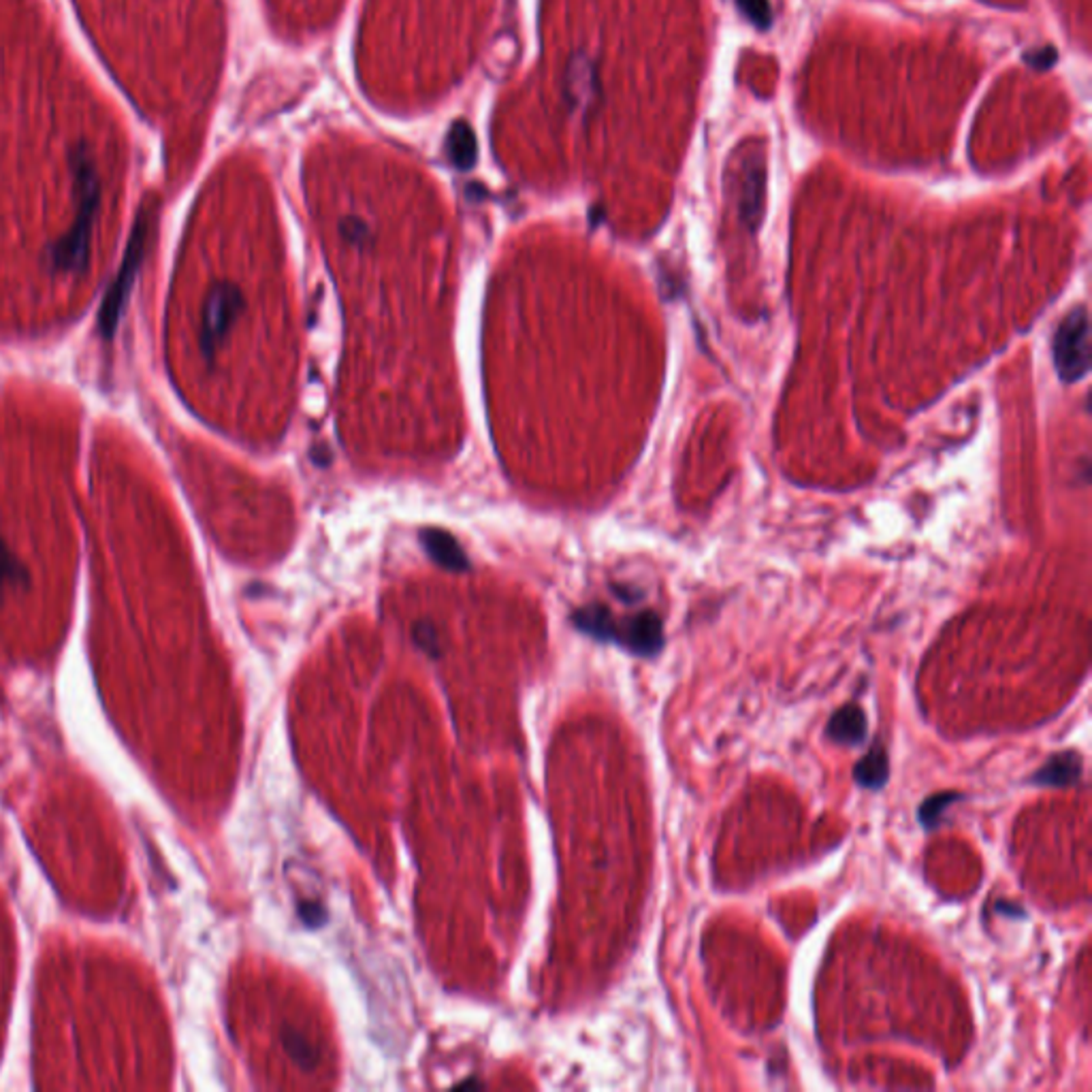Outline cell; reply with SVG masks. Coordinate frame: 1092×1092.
<instances>
[{
	"instance_id": "9c48e42d",
	"label": "cell",
	"mask_w": 1092,
	"mask_h": 1092,
	"mask_svg": "<svg viewBox=\"0 0 1092 1092\" xmlns=\"http://www.w3.org/2000/svg\"><path fill=\"white\" fill-rule=\"evenodd\" d=\"M423 543H425V546H428L429 555L435 561H438V564L451 568V570H459V568L467 566L461 548L457 546V543L449 534L440 532V529H429V532H425Z\"/></svg>"
},
{
	"instance_id": "52a82bcc",
	"label": "cell",
	"mask_w": 1092,
	"mask_h": 1092,
	"mask_svg": "<svg viewBox=\"0 0 1092 1092\" xmlns=\"http://www.w3.org/2000/svg\"><path fill=\"white\" fill-rule=\"evenodd\" d=\"M134 231H137V233H134V237H133V244H131V250H129V263L124 265V274H131L134 265L139 263V252L143 248V237H145V224H139L137 228H134ZM129 286H131L129 278H118L116 293L109 295L105 310L101 311V320H103V325H105V336H111V333H113V325H116V320H118L120 304L124 301V297H127Z\"/></svg>"
},
{
	"instance_id": "8992f818",
	"label": "cell",
	"mask_w": 1092,
	"mask_h": 1092,
	"mask_svg": "<svg viewBox=\"0 0 1092 1092\" xmlns=\"http://www.w3.org/2000/svg\"><path fill=\"white\" fill-rule=\"evenodd\" d=\"M869 720L865 709L858 702L841 706L826 723V736L832 743L843 747H858L867 741Z\"/></svg>"
},
{
	"instance_id": "5bb4252c",
	"label": "cell",
	"mask_w": 1092,
	"mask_h": 1092,
	"mask_svg": "<svg viewBox=\"0 0 1092 1092\" xmlns=\"http://www.w3.org/2000/svg\"><path fill=\"white\" fill-rule=\"evenodd\" d=\"M1056 58H1058V54H1056V49H1054L1052 45L1031 49V51H1026V54L1022 56V60L1026 62V65L1037 69V71L1049 69V67H1052L1054 62H1056Z\"/></svg>"
},
{
	"instance_id": "ba28073f",
	"label": "cell",
	"mask_w": 1092,
	"mask_h": 1092,
	"mask_svg": "<svg viewBox=\"0 0 1092 1092\" xmlns=\"http://www.w3.org/2000/svg\"><path fill=\"white\" fill-rule=\"evenodd\" d=\"M890 777L888 749L879 741L871 747V752L854 766V779L860 787L881 789Z\"/></svg>"
},
{
	"instance_id": "9a60e30c",
	"label": "cell",
	"mask_w": 1092,
	"mask_h": 1092,
	"mask_svg": "<svg viewBox=\"0 0 1092 1092\" xmlns=\"http://www.w3.org/2000/svg\"><path fill=\"white\" fill-rule=\"evenodd\" d=\"M299 915H301V920H304L306 924H310V927H316V924H322V922L327 920V913L322 911V909L318 907V904H314V902L301 904V907H299Z\"/></svg>"
},
{
	"instance_id": "6da1fadb",
	"label": "cell",
	"mask_w": 1092,
	"mask_h": 1092,
	"mask_svg": "<svg viewBox=\"0 0 1092 1092\" xmlns=\"http://www.w3.org/2000/svg\"><path fill=\"white\" fill-rule=\"evenodd\" d=\"M575 623L591 636L617 642L642 658H653L664 647V623L655 610H640L636 615L617 619L606 606L591 605L576 612Z\"/></svg>"
},
{
	"instance_id": "5b68a950",
	"label": "cell",
	"mask_w": 1092,
	"mask_h": 1092,
	"mask_svg": "<svg viewBox=\"0 0 1092 1092\" xmlns=\"http://www.w3.org/2000/svg\"><path fill=\"white\" fill-rule=\"evenodd\" d=\"M1084 771V762L1076 749H1065L1049 755L1048 760L1037 768V771L1028 777L1031 785H1046V787H1067L1076 785L1081 779Z\"/></svg>"
},
{
	"instance_id": "4fadbf2b",
	"label": "cell",
	"mask_w": 1092,
	"mask_h": 1092,
	"mask_svg": "<svg viewBox=\"0 0 1092 1092\" xmlns=\"http://www.w3.org/2000/svg\"><path fill=\"white\" fill-rule=\"evenodd\" d=\"M24 578H26V570L22 568V564L12 555V550L0 543V589L9 585V582H17Z\"/></svg>"
},
{
	"instance_id": "277c9868",
	"label": "cell",
	"mask_w": 1092,
	"mask_h": 1092,
	"mask_svg": "<svg viewBox=\"0 0 1092 1092\" xmlns=\"http://www.w3.org/2000/svg\"><path fill=\"white\" fill-rule=\"evenodd\" d=\"M764 184V159L760 154L747 156V161L743 162L741 184H738V189H741L738 191V216H741V222L749 231H755L762 221Z\"/></svg>"
},
{
	"instance_id": "3957f363",
	"label": "cell",
	"mask_w": 1092,
	"mask_h": 1092,
	"mask_svg": "<svg viewBox=\"0 0 1092 1092\" xmlns=\"http://www.w3.org/2000/svg\"><path fill=\"white\" fill-rule=\"evenodd\" d=\"M242 306V295H239V290L233 284L221 282L212 288V293L203 306L199 336L205 359H212L214 350L222 344L226 331L231 329Z\"/></svg>"
},
{
	"instance_id": "8fae6325",
	"label": "cell",
	"mask_w": 1092,
	"mask_h": 1092,
	"mask_svg": "<svg viewBox=\"0 0 1092 1092\" xmlns=\"http://www.w3.org/2000/svg\"><path fill=\"white\" fill-rule=\"evenodd\" d=\"M282 1044L286 1048V1052L293 1056L301 1069L311 1071L316 1065V1058L318 1054L314 1052V1048L308 1044V1039L304 1035H299L293 1028H286L282 1033Z\"/></svg>"
},
{
	"instance_id": "30bf717a",
	"label": "cell",
	"mask_w": 1092,
	"mask_h": 1092,
	"mask_svg": "<svg viewBox=\"0 0 1092 1092\" xmlns=\"http://www.w3.org/2000/svg\"><path fill=\"white\" fill-rule=\"evenodd\" d=\"M960 798H964L960 792H939V794L927 798L918 811L920 824L927 830L937 828L941 824L945 809H950L956 803V800H960Z\"/></svg>"
},
{
	"instance_id": "7c38bea8",
	"label": "cell",
	"mask_w": 1092,
	"mask_h": 1092,
	"mask_svg": "<svg viewBox=\"0 0 1092 1092\" xmlns=\"http://www.w3.org/2000/svg\"><path fill=\"white\" fill-rule=\"evenodd\" d=\"M736 5L755 28L766 30L773 24V9L768 0H736Z\"/></svg>"
},
{
	"instance_id": "7a4b0ae2",
	"label": "cell",
	"mask_w": 1092,
	"mask_h": 1092,
	"mask_svg": "<svg viewBox=\"0 0 1092 1092\" xmlns=\"http://www.w3.org/2000/svg\"><path fill=\"white\" fill-rule=\"evenodd\" d=\"M1052 355L1058 378L1065 384L1086 378L1090 371V318L1086 306L1069 310L1058 322Z\"/></svg>"
}]
</instances>
